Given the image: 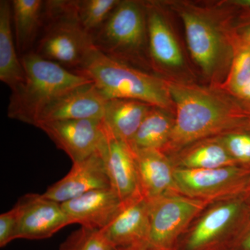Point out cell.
<instances>
[{
    "label": "cell",
    "mask_w": 250,
    "mask_h": 250,
    "mask_svg": "<svg viewBox=\"0 0 250 250\" xmlns=\"http://www.w3.org/2000/svg\"><path fill=\"white\" fill-rule=\"evenodd\" d=\"M149 200L143 196L123 203L109 224L101 229L113 248L148 247Z\"/></svg>",
    "instance_id": "9a60e30c"
},
{
    "label": "cell",
    "mask_w": 250,
    "mask_h": 250,
    "mask_svg": "<svg viewBox=\"0 0 250 250\" xmlns=\"http://www.w3.org/2000/svg\"><path fill=\"white\" fill-rule=\"evenodd\" d=\"M245 200L236 199L216 206L201 218L189 238V249L195 250L208 244L222 234L246 213Z\"/></svg>",
    "instance_id": "44dd1931"
},
{
    "label": "cell",
    "mask_w": 250,
    "mask_h": 250,
    "mask_svg": "<svg viewBox=\"0 0 250 250\" xmlns=\"http://www.w3.org/2000/svg\"><path fill=\"white\" fill-rule=\"evenodd\" d=\"M245 192H246V200L250 202V182L249 184H248V187H247L246 191Z\"/></svg>",
    "instance_id": "d6a6232c"
},
{
    "label": "cell",
    "mask_w": 250,
    "mask_h": 250,
    "mask_svg": "<svg viewBox=\"0 0 250 250\" xmlns=\"http://www.w3.org/2000/svg\"><path fill=\"white\" fill-rule=\"evenodd\" d=\"M0 80L16 93L25 82V72L18 56L12 25L11 1H0Z\"/></svg>",
    "instance_id": "ac0fdd59"
},
{
    "label": "cell",
    "mask_w": 250,
    "mask_h": 250,
    "mask_svg": "<svg viewBox=\"0 0 250 250\" xmlns=\"http://www.w3.org/2000/svg\"><path fill=\"white\" fill-rule=\"evenodd\" d=\"M231 96L236 99L245 108L250 112V81Z\"/></svg>",
    "instance_id": "f546056e"
},
{
    "label": "cell",
    "mask_w": 250,
    "mask_h": 250,
    "mask_svg": "<svg viewBox=\"0 0 250 250\" xmlns=\"http://www.w3.org/2000/svg\"><path fill=\"white\" fill-rule=\"evenodd\" d=\"M113 250H154L149 247H127V248H113Z\"/></svg>",
    "instance_id": "1f68e13d"
},
{
    "label": "cell",
    "mask_w": 250,
    "mask_h": 250,
    "mask_svg": "<svg viewBox=\"0 0 250 250\" xmlns=\"http://www.w3.org/2000/svg\"><path fill=\"white\" fill-rule=\"evenodd\" d=\"M121 0H76V13L81 26L93 36L107 21Z\"/></svg>",
    "instance_id": "cb8c5ba5"
},
{
    "label": "cell",
    "mask_w": 250,
    "mask_h": 250,
    "mask_svg": "<svg viewBox=\"0 0 250 250\" xmlns=\"http://www.w3.org/2000/svg\"><path fill=\"white\" fill-rule=\"evenodd\" d=\"M18 209L16 205L0 215V247L4 248L16 239L18 225Z\"/></svg>",
    "instance_id": "83f0119b"
},
{
    "label": "cell",
    "mask_w": 250,
    "mask_h": 250,
    "mask_svg": "<svg viewBox=\"0 0 250 250\" xmlns=\"http://www.w3.org/2000/svg\"><path fill=\"white\" fill-rule=\"evenodd\" d=\"M174 178L177 190L198 199L246 191L250 182V169L240 166L216 169L179 167L174 170Z\"/></svg>",
    "instance_id": "9c48e42d"
},
{
    "label": "cell",
    "mask_w": 250,
    "mask_h": 250,
    "mask_svg": "<svg viewBox=\"0 0 250 250\" xmlns=\"http://www.w3.org/2000/svg\"><path fill=\"white\" fill-rule=\"evenodd\" d=\"M174 116L167 110L152 106L130 142V147L134 151L164 150L170 141L174 124Z\"/></svg>",
    "instance_id": "7402d4cb"
},
{
    "label": "cell",
    "mask_w": 250,
    "mask_h": 250,
    "mask_svg": "<svg viewBox=\"0 0 250 250\" xmlns=\"http://www.w3.org/2000/svg\"><path fill=\"white\" fill-rule=\"evenodd\" d=\"M152 106L139 100L111 99L105 104L103 122L113 136L129 146Z\"/></svg>",
    "instance_id": "d6986e66"
},
{
    "label": "cell",
    "mask_w": 250,
    "mask_h": 250,
    "mask_svg": "<svg viewBox=\"0 0 250 250\" xmlns=\"http://www.w3.org/2000/svg\"><path fill=\"white\" fill-rule=\"evenodd\" d=\"M61 205L72 224L101 230L114 218L123 202L109 188L87 192Z\"/></svg>",
    "instance_id": "2e32d148"
},
{
    "label": "cell",
    "mask_w": 250,
    "mask_h": 250,
    "mask_svg": "<svg viewBox=\"0 0 250 250\" xmlns=\"http://www.w3.org/2000/svg\"><path fill=\"white\" fill-rule=\"evenodd\" d=\"M228 33L233 47L246 46L250 47V16L236 19L231 18Z\"/></svg>",
    "instance_id": "f1b7e54d"
},
{
    "label": "cell",
    "mask_w": 250,
    "mask_h": 250,
    "mask_svg": "<svg viewBox=\"0 0 250 250\" xmlns=\"http://www.w3.org/2000/svg\"><path fill=\"white\" fill-rule=\"evenodd\" d=\"M94 48L93 37L77 18L76 0L45 1L43 26L34 49L38 55L76 72Z\"/></svg>",
    "instance_id": "5b68a950"
},
{
    "label": "cell",
    "mask_w": 250,
    "mask_h": 250,
    "mask_svg": "<svg viewBox=\"0 0 250 250\" xmlns=\"http://www.w3.org/2000/svg\"><path fill=\"white\" fill-rule=\"evenodd\" d=\"M181 156V166L187 169H216L239 166L216 136L193 143Z\"/></svg>",
    "instance_id": "603a6c76"
},
{
    "label": "cell",
    "mask_w": 250,
    "mask_h": 250,
    "mask_svg": "<svg viewBox=\"0 0 250 250\" xmlns=\"http://www.w3.org/2000/svg\"><path fill=\"white\" fill-rule=\"evenodd\" d=\"M242 250H250V228L245 233L241 241Z\"/></svg>",
    "instance_id": "4dcf8cb0"
},
{
    "label": "cell",
    "mask_w": 250,
    "mask_h": 250,
    "mask_svg": "<svg viewBox=\"0 0 250 250\" xmlns=\"http://www.w3.org/2000/svg\"><path fill=\"white\" fill-rule=\"evenodd\" d=\"M147 16L148 52L154 72L169 73L184 65L183 52L171 29L161 1H145Z\"/></svg>",
    "instance_id": "30bf717a"
},
{
    "label": "cell",
    "mask_w": 250,
    "mask_h": 250,
    "mask_svg": "<svg viewBox=\"0 0 250 250\" xmlns=\"http://www.w3.org/2000/svg\"><path fill=\"white\" fill-rule=\"evenodd\" d=\"M149 203L147 246L154 250L170 246L206 205L201 199L169 194L149 200Z\"/></svg>",
    "instance_id": "52a82bcc"
},
{
    "label": "cell",
    "mask_w": 250,
    "mask_h": 250,
    "mask_svg": "<svg viewBox=\"0 0 250 250\" xmlns=\"http://www.w3.org/2000/svg\"><path fill=\"white\" fill-rule=\"evenodd\" d=\"M166 80L174 104V124L170 141L162 152L180 150L250 121V112L218 86Z\"/></svg>",
    "instance_id": "6da1fadb"
},
{
    "label": "cell",
    "mask_w": 250,
    "mask_h": 250,
    "mask_svg": "<svg viewBox=\"0 0 250 250\" xmlns=\"http://www.w3.org/2000/svg\"><path fill=\"white\" fill-rule=\"evenodd\" d=\"M106 141L102 148L111 188L123 203L141 193L134 152L127 143L118 139L106 129Z\"/></svg>",
    "instance_id": "5bb4252c"
},
{
    "label": "cell",
    "mask_w": 250,
    "mask_h": 250,
    "mask_svg": "<svg viewBox=\"0 0 250 250\" xmlns=\"http://www.w3.org/2000/svg\"><path fill=\"white\" fill-rule=\"evenodd\" d=\"M134 152L141 193L145 198L153 200L176 188L174 169L165 153L158 149H142Z\"/></svg>",
    "instance_id": "e0dca14e"
},
{
    "label": "cell",
    "mask_w": 250,
    "mask_h": 250,
    "mask_svg": "<svg viewBox=\"0 0 250 250\" xmlns=\"http://www.w3.org/2000/svg\"><path fill=\"white\" fill-rule=\"evenodd\" d=\"M12 25L18 54L34 51L43 26L45 1L12 0Z\"/></svg>",
    "instance_id": "ffe728a7"
},
{
    "label": "cell",
    "mask_w": 250,
    "mask_h": 250,
    "mask_svg": "<svg viewBox=\"0 0 250 250\" xmlns=\"http://www.w3.org/2000/svg\"><path fill=\"white\" fill-rule=\"evenodd\" d=\"M113 248L101 230L81 227L62 242L59 250H113Z\"/></svg>",
    "instance_id": "4316f807"
},
{
    "label": "cell",
    "mask_w": 250,
    "mask_h": 250,
    "mask_svg": "<svg viewBox=\"0 0 250 250\" xmlns=\"http://www.w3.org/2000/svg\"><path fill=\"white\" fill-rule=\"evenodd\" d=\"M36 127L43 131L72 163L84 160L101 150L106 141L103 120L84 119L47 122Z\"/></svg>",
    "instance_id": "ba28073f"
},
{
    "label": "cell",
    "mask_w": 250,
    "mask_h": 250,
    "mask_svg": "<svg viewBox=\"0 0 250 250\" xmlns=\"http://www.w3.org/2000/svg\"><path fill=\"white\" fill-rule=\"evenodd\" d=\"M218 137L237 164L250 169V121Z\"/></svg>",
    "instance_id": "484cf974"
},
{
    "label": "cell",
    "mask_w": 250,
    "mask_h": 250,
    "mask_svg": "<svg viewBox=\"0 0 250 250\" xmlns=\"http://www.w3.org/2000/svg\"><path fill=\"white\" fill-rule=\"evenodd\" d=\"M25 82L10 97L7 115L35 126L44 108L59 95L78 85L92 82L89 79L50 61L34 51L21 56Z\"/></svg>",
    "instance_id": "277c9868"
},
{
    "label": "cell",
    "mask_w": 250,
    "mask_h": 250,
    "mask_svg": "<svg viewBox=\"0 0 250 250\" xmlns=\"http://www.w3.org/2000/svg\"><path fill=\"white\" fill-rule=\"evenodd\" d=\"M109 188L111 184L100 150L84 160L74 163L70 172L42 195L62 204L87 192Z\"/></svg>",
    "instance_id": "4fadbf2b"
},
{
    "label": "cell",
    "mask_w": 250,
    "mask_h": 250,
    "mask_svg": "<svg viewBox=\"0 0 250 250\" xmlns=\"http://www.w3.org/2000/svg\"><path fill=\"white\" fill-rule=\"evenodd\" d=\"M106 100L93 82L72 88L59 95L41 112L37 123L103 120Z\"/></svg>",
    "instance_id": "7c38bea8"
},
{
    "label": "cell",
    "mask_w": 250,
    "mask_h": 250,
    "mask_svg": "<svg viewBox=\"0 0 250 250\" xmlns=\"http://www.w3.org/2000/svg\"><path fill=\"white\" fill-rule=\"evenodd\" d=\"M233 47L232 62L228 75L220 85H215L230 95L250 81V47L246 46Z\"/></svg>",
    "instance_id": "d4e9b609"
},
{
    "label": "cell",
    "mask_w": 250,
    "mask_h": 250,
    "mask_svg": "<svg viewBox=\"0 0 250 250\" xmlns=\"http://www.w3.org/2000/svg\"><path fill=\"white\" fill-rule=\"evenodd\" d=\"M92 37L95 48L106 57L153 72L148 52L144 1L121 0L107 21Z\"/></svg>",
    "instance_id": "8992f818"
},
{
    "label": "cell",
    "mask_w": 250,
    "mask_h": 250,
    "mask_svg": "<svg viewBox=\"0 0 250 250\" xmlns=\"http://www.w3.org/2000/svg\"><path fill=\"white\" fill-rule=\"evenodd\" d=\"M183 23L192 59L210 85H218L228 75L233 57L228 33L230 13L223 4L202 7L189 1H164Z\"/></svg>",
    "instance_id": "7a4b0ae2"
},
{
    "label": "cell",
    "mask_w": 250,
    "mask_h": 250,
    "mask_svg": "<svg viewBox=\"0 0 250 250\" xmlns=\"http://www.w3.org/2000/svg\"><path fill=\"white\" fill-rule=\"evenodd\" d=\"M76 73L92 81L106 100H139L174 115V104L166 78L113 60L95 47Z\"/></svg>",
    "instance_id": "3957f363"
},
{
    "label": "cell",
    "mask_w": 250,
    "mask_h": 250,
    "mask_svg": "<svg viewBox=\"0 0 250 250\" xmlns=\"http://www.w3.org/2000/svg\"><path fill=\"white\" fill-rule=\"evenodd\" d=\"M16 206L19 214L16 239H45L72 225L62 205L42 194H27Z\"/></svg>",
    "instance_id": "8fae6325"
}]
</instances>
